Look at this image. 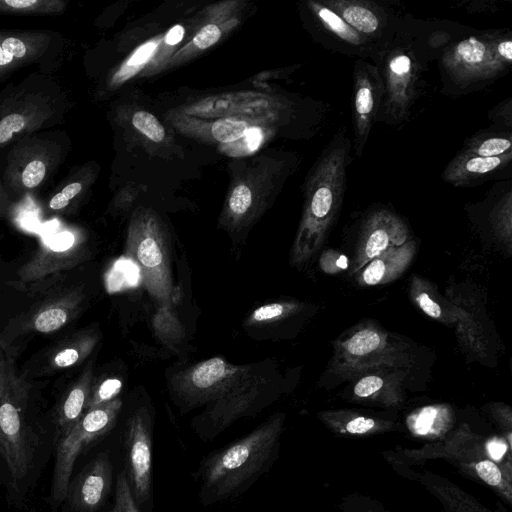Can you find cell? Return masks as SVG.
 Returning <instances> with one entry per match:
<instances>
[{
    "mask_svg": "<svg viewBox=\"0 0 512 512\" xmlns=\"http://www.w3.org/2000/svg\"><path fill=\"white\" fill-rule=\"evenodd\" d=\"M113 467L107 452L99 453L70 481L66 499L74 512H96L112 486Z\"/></svg>",
    "mask_w": 512,
    "mask_h": 512,
    "instance_id": "44dd1931",
    "label": "cell"
},
{
    "mask_svg": "<svg viewBox=\"0 0 512 512\" xmlns=\"http://www.w3.org/2000/svg\"><path fill=\"white\" fill-rule=\"evenodd\" d=\"M462 151L480 157H496L512 152V131L492 127L478 131L463 143Z\"/></svg>",
    "mask_w": 512,
    "mask_h": 512,
    "instance_id": "f1b7e54d",
    "label": "cell"
},
{
    "mask_svg": "<svg viewBox=\"0 0 512 512\" xmlns=\"http://www.w3.org/2000/svg\"><path fill=\"white\" fill-rule=\"evenodd\" d=\"M319 417L332 432L343 436H369L397 429L392 420L353 411H327Z\"/></svg>",
    "mask_w": 512,
    "mask_h": 512,
    "instance_id": "d4e9b609",
    "label": "cell"
},
{
    "mask_svg": "<svg viewBox=\"0 0 512 512\" xmlns=\"http://www.w3.org/2000/svg\"><path fill=\"white\" fill-rule=\"evenodd\" d=\"M126 256L139 269L141 283L150 296L162 305L172 306L176 290L171 271L169 248L156 221L139 219L129 230Z\"/></svg>",
    "mask_w": 512,
    "mask_h": 512,
    "instance_id": "30bf717a",
    "label": "cell"
},
{
    "mask_svg": "<svg viewBox=\"0 0 512 512\" xmlns=\"http://www.w3.org/2000/svg\"><path fill=\"white\" fill-rule=\"evenodd\" d=\"M153 326L157 337L167 345L179 342L184 336L183 327L169 305L160 306L154 316Z\"/></svg>",
    "mask_w": 512,
    "mask_h": 512,
    "instance_id": "1f68e13d",
    "label": "cell"
},
{
    "mask_svg": "<svg viewBox=\"0 0 512 512\" xmlns=\"http://www.w3.org/2000/svg\"><path fill=\"white\" fill-rule=\"evenodd\" d=\"M108 512H140L132 495L125 471L117 475L114 504Z\"/></svg>",
    "mask_w": 512,
    "mask_h": 512,
    "instance_id": "8d00e7d4",
    "label": "cell"
},
{
    "mask_svg": "<svg viewBox=\"0 0 512 512\" xmlns=\"http://www.w3.org/2000/svg\"><path fill=\"white\" fill-rule=\"evenodd\" d=\"M454 40L451 32L403 16L394 34L377 51L371 62L384 86L376 122L397 126L408 121L424 90V75L430 62Z\"/></svg>",
    "mask_w": 512,
    "mask_h": 512,
    "instance_id": "6da1fadb",
    "label": "cell"
},
{
    "mask_svg": "<svg viewBox=\"0 0 512 512\" xmlns=\"http://www.w3.org/2000/svg\"><path fill=\"white\" fill-rule=\"evenodd\" d=\"M257 373L255 365H237L213 357L176 374L171 388L180 407L190 410L229 396Z\"/></svg>",
    "mask_w": 512,
    "mask_h": 512,
    "instance_id": "9c48e42d",
    "label": "cell"
},
{
    "mask_svg": "<svg viewBox=\"0 0 512 512\" xmlns=\"http://www.w3.org/2000/svg\"><path fill=\"white\" fill-rule=\"evenodd\" d=\"M384 95V86L377 67L370 61L356 59L352 89V148L362 156L370 131L376 120Z\"/></svg>",
    "mask_w": 512,
    "mask_h": 512,
    "instance_id": "2e32d148",
    "label": "cell"
},
{
    "mask_svg": "<svg viewBox=\"0 0 512 512\" xmlns=\"http://www.w3.org/2000/svg\"><path fill=\"white\" fill-rule=\"evenodd\" d=\"M29 385L10 359H0V453L14 482L28 473L30 454L23 411Z\"/></svg>",
    "mask_w": 512,
    "mask_h": 512,
    "instance_id": "ba28073f",
    "label": "cell"
},
{
    "mask_svg": "<svg viewBox=\"0 0 512 512\" xmlns=\"http://www.w3.org/2000/svg\"><path fill=\"white\" fill-rule=\"evenodd\" d=\"M92 385L93 370L92 365L89 364L69 387L60 402L57 412L60 437L67 434L86 411Z\"/></svg>",
    "mask_w": 512,
    "mask_h": 512,
    "instance_id": "4316f807",
    "label": "cell"
},
{
    "mask_svg": "<svg viewBox=\"0 0 512 512\" xmlns=\"http://www.w3.org/2000/svg\"><path fill=\"white\" fill-rule=\"evenodd\" d=\"M415 301L421 310L428 316L435 319H440L442 317L441 307L427 293L420 292L415 297Z\"/></svg>",
    "mask_w": 512,
    "mask_h": 512,
    "instance_id": "f6af8a7d",
    "label": "cell"
},
{
    "mask_svg": "<svg viewBox=\"0 0 512 512\" xmlns=\"http://www.w3.org/2000/svg\"><path fill=\"white\" fill-rule=\"evenodd\" d=\"M384 380L376 375H369L360 379L354 387V394L358 398H370L383 387Z\"/></svg>",
    "mask_w": 512,
    "mask_h": 512,
    "instance_id": "b9f144b4",
    "label": "cell"
},
{
    "mask_svg": "<svg viewBox=\"0 0 512 512\" xmlns=\"http://www.w3.org/2000/svg\"><path fill=\"white\" fill-rule=\"evenodd\" d=\"M412 477L441 504L444 512H498L481 504L476 498L449 479L430 471Z\"/></svg>",
    "mask_w": 512,
    "mask_h": 512,
    "instance_id": "603a6c76",
    "label": "cell"
},
{
    "mask_svg": "<svg viewBox=\"0 0 512 512\" xmlns=\"http://www.w3.org/2000/svg\"><path fill=\"white\" fill-rule=\"evenodd\" d=\"M489 119L493 122V127L512 131V98L497 104L488 114Z\"/></svg>",
    "mask_w": 512,
    "mask_h": 512,
    "instance_id": "60d3db41",
    "label": "cell"
},
{
    "mask_svg": "<svg viewBox=\"0 0 512 512\" xmlns=\"http://www.w3.org/2000/svg\"><path fill=\"white\" fill-rule=\"evenodd\" d=\"M309 9L315 18L320 41L325 49L350 57L356 56L357 59H373L378 47L348 25L322 1H311Z\"/></svg>",
    "mask_w": 512,
    "mask_h": 512,
    "instance_id": "ffe728a7",
    "label": "cell"
},
{
    "mask_svg": "<svg viewBox=\"0 0 512 512\" xmlns=\"http://www.w3.org/2000/svg\"><path fill=\"white\" fill-rule=\"evenodd\" d=\"M248 129L245 121L226 118L213 123L211 128L212 136L219 142H233L244 136Z\"/></svg>",
    "mask_w": 512,
    "mask_h": 512,
    "instance_id": "e575fe53",
    "label": "cell"
},
{
    "mask_svg": "<svg viewBox=\"0 0 512 512\" xmlns=\"http://www.w3.org/2000/svg\"><path fill=\"white\" fill-rule=\"evenodd\" d=\"M68 10L66 0H0V14L60 15Z\"/></svg>",
    "mask_w": 512,
    "mask_h": 512,
    "instance_id": "4dcf8cb0",
    "label": "cell"
},
{
    "mask_svg": "<svg viewBox=\"0 0 512 512\" xmlns=\"http://www.w3.org/2000/svg\"><path fill=\"white\" fill-rule=\"evenodd\" d=\"M381 343V336L376 330L365 328L352 335L344 347L349 355L360 357L376 351Z\"/></svg>",
    "mask_w": 512,
    "mask_h": 512,
    "instance_id": "836d02e7",
    "label": "cell"
},
{
    "mask_svg": "<svg viewBox=\"0 0 512 512\" xmlns=\"http://www.w3.org/2000/svg\"><path fill=\"white\" fill-rule=\"evenodd\" d=\"M244 136L249 151H254L260 146L262 132L258 127L248 128Z\"/></svg>",
    "mask_w": 512,
    "mask_h": 512,
    "instance_id": "7dc6e473",
    "label": "cell"
},
{
    "mask_svg": "<svg viewBox=\"0 0 512 512\" xmlns=\"http://www.w3.org/2000/svg\"><path fill=\"white\" fill-rule=\"evenodd\" d=\"M98 334L93 330L80 331L54 347L44 365L45 371L54 372L82 363L93 351Z\"/></svg>",
    "mask_w": 512,
    "mask_h": 512,
    "instance_id": "83f0119b",
    "label": "cell"
},
{
    "mask_svg": "<svg viewBox=\"0 0 512 512\" xmlns=\"http://www.w3.org/2000/svg\"><path fill=\"white\" fill-rule=\"evenodd\" d=\"M132 123L142 134L154 142H161L165 137V130L157 118L146 111H138L133 115Z\"/></svg>",
    "mask_w": 512,
    "mask_h": 512,
    "instance_id": "74e56055",
    "label": "cell"
},
{
    "mask_svg": "<svg viewBox=\"0 0 512 512\" xmlns=\"http://www.w3.org/2000/svg\"><path fill=\"white\" fill-rule=\"evenodd\" d=\"M267 382L259 372L229 396L208 404L192 422L195 433L203 440H212L239 418L263 408L267 404Z\"/></svg>",
    "mask_w": 512,
    "mask_h": 512,
    "instance_id": "4fadbf2b",
    "label": "cell"
},
{
    "mask_svg": "<svg viewBox=\"0 0 512 512\" xmlns=\"http://www.w3.org/2000/svg\"><path fill=\"white\" fill-rule=\"evenodd\" d=\"M184 35V29L181 25H175L173 28L169 30L165 37V42L168 45H175L179 43Z\"/></svg>",
    "mask_w": 512,
    "mask_h": 512,
    "instance_id": "681fc988",
    "label": "cell"
},
{
    "mask_svg": "<svg viewBox=\"0 0 512 512\" xmlns=\"http://www.w3.org/2000/svg\"><path fill=\"white\" fill-rule=\"evenodd\" d=\"M321 1L378 49L392 37L403 17L392 8L371 0Z\"/></svg>",
    "mask_w": 512,
    "mask_h": 512,
    "instance_id": "ac0fdd59",
    "label": "cell"
},
{
    "mask_svg": "<svg viewBox=\"0 0 512 512\" xmlns=\"http://www.w3.org/2000/svg\"><path fill=\"white\" fill-rule=\"evenodd\" d=\"M72 107L68 91L52 75L29 73L0 90V150L20 138L64 123Z\"/></svg>",
    "mask_w": 512,
    "mask_h": 512,
    "instance_id": "277c9868",
    "label": "cell"
},
{
    "mask_svg": "<svg viewBox=\"0 0 512 512\" xmlns=\"http://www.w3.org/2000/svg\"><path fill=\"white\" fill-rule=\"evenodd\" d=\"M83 302L84 294L81 289L69 290L41 303L24 316L15 319L7 326L3 334L9 332V340H12L22 334L56 332L80 312Z\"/></svg>",
    "mask_w": 512,
    "mask_h": 512,
    "instance_id": "d6986e66",
    "label": "cell"
},
{
    "mask_svg": "<svg viewBox=\"0 0 512 512\" xmlns=\"http://www.w3.org/2000/svg\"><path fill=\"white\" fill-rule=\"evenodd\" d=\"M512 152L496 157H480L460 150L446 165L441 178L455 187H471L505 177L510 172Z\"/></svg>",
    "mask_w": 512,
    "mask_h": 512,
    "instance_id": "7402d4cb",
    "label": "cell"
},
{
    "mask_svg": "<svg viewBox=\"0 0 512 512\" xmlns=\"http://www.w3.org/2000/svg\"><path fill=\"white\" fill-rule=\"evenodd\" d=\"M121 387L122 382L117 378H107L96 386L92 385L86 410L116 399Z\"/></svg>",
    "mask_w": 512,
    "mask_h": 512,
    "instance_id": "d590c367",
    "label": "cell"
},
{
    "mask_svg": "<svg viewBox=\"0 0 512 512\" xmlns=\"http://www.w3.org/2000/svg\"><path fill=\"white\" fill-rule=\"evenodd\" d=\"M512 64V32L480 31L451 41L439 56L442 92L459 96L481 89Z\"/></svg>",
    "mask_w": 512,
    "mask_h": 512,
    "instance_id": "5b68a950",
    "label": "cell"
},
{
    "mask_svg": "<svg viewBox=\"0 0 512 512\" xmlns=\"http://www.w3.org/2000/svg\"><path fill=\"white\" fill-rule=\"evenodd\" d=\"M229 211L235 219H241L249 211L252 205V193L246 185H238L234 188L229 198Z\"/></svg>",
    "mask_w": 512,
    "mask_h": 512,
    "instance_id": "f35d334b",
    "label": "cell"
},
{
    "mask_svg": "<svg viewBox=\"0 0 512 512\" xmlns=\"http://www.w3.org/2000/svg\"><path fill=\"white\" fill-rule=\"evenodd\" d=\"M449 421L446 408L427 406L415 411L407 420V425L415 436L436 440L441 436L443 439L446 437Z\"/></svg>",
    "mask_w": 512,
    "mask_h": 512,
    "instance_id": "f546056e",
    "label": "cell"
},
{
    "mask_svg": "<svg viewBox=\"0 0 512 512\" xmlns=\"http://www.w3.org/2000/svg\"><path fill=\"white\" fill-rule=\"evenodd\" d=\"M155 47L156 44L154 42H148L142 45L127 61L126 67H139L143 65L151 57Z\"/></svg>",
    "mask_w": 512,
    "mask_h": 512,
    "instance_id": "bcb514c9",
    "label": "cell"
},
{
    "mask_svg": "<svg viewBox=\"0 0 512 512\" xmlns=\"http://www.w3.org/2000/svg\"><path fill=\"white\" fill-rule=\"evenodd\" d=\"M488 444L489 440L460 427L440 442L399 453L416 461L428 458L445 459L465 476L493 489L508 504H511L512 466H503L493 461Z\"/></svg>",
    "mask_w": 512,
    "mask_h": 512,
    "instance_id": "52a82bcc",
    "label": "cell"
},
{
    "mask_svg": "<svg viewBox=\"0 0 512 512\" xmlns=\"http://www.w3.org/2000/svg\"><path fill=\"white\" fill-rule=\"evenodd\" d=\"M13 205L14 203H12L3 188L0 171V217L8 216Z\"/></svg>",
    "mask_w": 512,
    "mask_h": 512,
    "instance_id": "c3c4849f",
    "label": "cell"
},
{
    "mask_svg": "<svg viewBox=\"0 0 512 512\" xmlns=\"http://www.w3.org/2000/svg\"><path fill=\"white\" fill-rule=\"evenodd\" d=\"M414 250L413 242H406L402 246L388 249L367 263L360 282L372 286L393 280L407 268Z\"/></svg>",
    "mask_w": 512,
    "mask_h": 512,
    "instance_id": "484cf974",
    "label": "cell"
},
{
    "mask_svg": "<svg viewBox=\"0 0 512 512\" xmlns=\"http://www.w3.org/2000/svg\"><path fill=\"white\" fill-rule=\"evenodd\" d=\"M127 480L138 507L147 505L152 493V422L145 407L128 419L125 431Z\"/></svg>",
    "mask_w": 512,
    "mask_h": 512,
    "instance_id": "9a60e30c",
    "label": "cell"
},
{
    "mask_svg": "<svg viewBox=\"0 0 512 512\" xmlns=\"http://www.w3.org/2000/svg\"><path fill=\"white\" fill-rule=\"evenodd\" d=\"M220 36V29L215 24H208L198 32L193 42L198 48L205 49L216 43Z\"/></svg>",
    "mask_w": 512,
    "mask_h": 512,
    "instance_id": "7bdbcfd3",
    "label": "cell"
},
{
    "mask_svg": "<svg viewBox=\"0 0 512 512\" xmlns=\"http://www.w3.org/2000/svg\"><path fill=\"white\" fill-rule=\"evenodd\" d=\"M115 268L117 289L132 287L141 281L138 267L129 258L118 261Z\"/></svg>",
    "mask_w": 512,
    "mask_h": 512,
    "instance_id": "ab89813d",
    "label": "cell"
},
{
    "mask_svg": "<svg viewBox=\"0 0 512 512\" xmlns=\"http://www.w3.org/2000/svg\"><path fill=\"white\" fill-rule=\"evenodd\" d=\"M122 402L116 398L84 412L75 426L61 436L56 449L51 498L55 506L66 499L71 474L86 446L107 434L115 425Z\"/></svg>",
    "mask_w": 512,
    "mask_h": 512,
    "instance_id": "7c38bea8",
    "label": "cell"
},
{
    "mask_svg": "<svg viewBox=\"0 0 512 512\" xmlns=\"http://www.w3.org/2000/svg\"><path fill=\"white\" fill-rule=\"evenodd\" d=\"M352 142L341 127L323 149L309 176L303 218L291 250L294 265L305 263L322 245L343 204Z\"/></svg>",
    "mask_w": 512,
    "mask_h": 512,
    "instance_id": "3957f363",
    "label": "cell"
},
{
    "mask_svg": "<svg viewBox=\"0 0 512 512\" xmlns=\"http://www.w3.org/2000/svg\"><path fill=\"white\" fill-rule=\"evenodd\" d=\"M66 50V38L55 30L0 29V82L29 67L52 73L64 61Z\"/></svg>",
    "mask_w": 512,
    "mask_h": 512,
    "instance_id": "8fae6325",
    "label": "cell"
},
{
    "mask_svg": "<svg viewBox=\"0 0 512 512\" xmlns=\"http://www.w3.org/2000/svg\"><path fill=\"white\" fill-rule=\"evenodd\" d=\"M93 178L92 168L74 167L48 194L43 209L48 214L71 211L87 191Z\"/></svg>",
    "mask_w": 512,
    "mask_h": 512,
    "instance_id": "cb8c5ba5",
    "label": "cell"
},
{
    "mask_svg": "<svg viewBox=\"0 0 512 512\" xmlns=\"http://www.w3.org/2000/svg\"><path fill=\"white\" fill-rule=\"evenodd\" d=\"M70 147V137L61 129L36 132L13 143L0 165L2 185L12 203L46 188Z\"/></svg>",
    "mask_w": 512,
    "mask_h": 512,
    "instance_id": "8992f818",
    "label": "cell"
},
{
    "mask_svg": "<svg viewBox=\"0 0 512 512\" xmlns=\"http://www.w3.org/2000/svg\"><path fill=\"white\" fill-rule=\"evenodd\" d=\"M408 237V226L399 215L385 207L372 210L361 226L353 272L388 249L402 246Z\"/></svg>",
    "mask_w": 512,
    "mask_h": 512,
    "instance_id": "e0dca14e",
    "label": "cell"
},
{
    "mask_svg": "<svg viewBox=\"0 0 512 512\" xmlns=\"http://www.w3.org/2000/svg\"><path fill=\"white\" fill-rule=\"evenodd\" d=\"M88 257L85 237L64 231L41 243L33 257L17 272L16 286H32L45 278L71 269Z\"/></svg>",
    "mask_w": 512,
    "mask_h": 512,
    "instance_id": "5bb4252c",
    "label": "cell"
},
{
    "mask_svg": "<svg viewBox=\"0 0 512 512\" xmlns=\"http://www.w3.org/2000/svg\"><path fill=\"white\" fill-rule=\"evenodd\" d=\"M321 267L329 273L348 268V259L345 255H336L335 253L323 254L321 258Z\"/></svg>",
    "mask_w": 512,
    "mask_h": 512,
    "instance_id": "ee69618b",
    "label": "cell"
},
{
    "mask_svg": "<svg viewBox=\"0 0 512 512\" xmlns=\"http://www.w3.org/2000/svg\"><path fill=\"white\" fill-rule=\"evenodd\" d=\"M285 415L276 413L254 430L207 455L195 471L199 499L213 505L248 490L277 460Z\"/></svg>",
    "mask_w": 512,
    "mask_h": 512,
    "instance_id": "7a4b0ae2",
    "label": "cell"
},
{
    "mask_svg": "<svg viewBox=\"0 0 512 512\" xmlns=\"http://www.w3.org/2000/svg\"><path fill=\"white\" fill-rule=\"evenodd\" d=\"M296 305L291 302H273L257 307L245 321L247 326L272 324L292 313Z\"/></svg>",
    "mask_w": 512,
    "mask_h": 512,
    "instance_id": "d6a6232c",
    "label": "cell"
}]
</instances>
